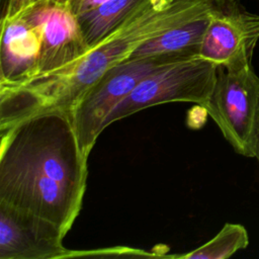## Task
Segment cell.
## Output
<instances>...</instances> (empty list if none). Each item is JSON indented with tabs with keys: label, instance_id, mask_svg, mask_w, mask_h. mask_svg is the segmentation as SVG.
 <instances>
[{
	"label": "cell",
	"instance_id": "obj_12",
	"mask_svg": "<svg viewBox=\"0 0 259 259\" xmlns=\"http://www.w3.org/2000/svg\"><path fill=\"white\" fill-rule=\"evenodd\" d=\"M248 245L249 235L246 228L240 224L227 223L211 240L200 247L188 253L171 255L170 257L185 259H227L236 252L245 249Z\"/></svg>",
	"mask_w": 259,
	"mask_h": 259
},
{
	"label": "cell",
	"instance_id": "obj_3",
	"mask_svg": "<svg viewBox=\"0 0 259 259\" xmlns=\"http://www.w3.org/2000/svg\"><path fill=\"white\" fill-rule=\"evenodd\" d=\"M197 56L193 53L162 54L124 60L109 68L69 110L84 154L89 157L110 111L143 79L165 66Z\"/></svg>",
	"mask_w": 259,
	"mask_h": 259
},
{
	"label": "cell",
	"instance_id": "obj_6",
	"mask_svg": "<svg viewBox=\"0 0 259 259\" xmlns=\"http://www.w3.org/2000/svg\"><path fill=\"white\" fill-rule=\"evenodd\" d=\"M259 40V14L237 0H222L212 10L199 48V57L228 70L252 66Z\"/></svg>",
	"mask_w": 259,
	"mask_h": 259
},
{
	"label": "cell",
	"instance_id": "obj_9",
	"mask_svg": "<svg viewBox=\"0 0 259 259\" xmlns=\"http://www.w3.org/2000/svg\"><path fill=\"white\" fill-rule=\"evenodd\" d=\"M41 54L39 26L24 13L1 19L0 84L19 83L38 74Z\"/></svg>",
	"mask_w": 259,
	"mask_h": 259
},
{
	"label": "cell",
	"instance_id": "obj_14",
	"mask_svg": "<svg viewBox=\"0 0 259 259\" xmlns=\"http://www.w3.org/2000/svg\"><path fill=\"white\" fill-rule=\"evenodd\" d=\"M63 3H66L71 11L76 15H82L88 11L93 10L94 8L100 6L107 0H59Z\"/></svg>",
	"mask_w": 259,
	"mask_h": 259
},
{
	"label": "cell",
	"instance_id": "obj_16",
	"mask_svg": "<svg viewBox=\"0 0 259 259\" xmlns=\"http://www.w3.org/2000/svg\"><path fill=\"white\" fill-rule=\"evenodd\" d=\"M4 1H5V0H1V4H2Z\"/></svg>",
	"mask_w": 259,
	"mask_h": 259
},
{
	"label": "cell",
	"instance_id": "obj_1",
	"mask_svg": "<svg viewBox=\"0 0 259 259\" xmlns=\"http://www.w3.org/2000/svg\"><path fill=\"white\" fill-rule=\"evenodd\" d=\"M0 137V201L53 222L67 235L82 208L88 173L69 111L31 115Z\"/></svg>",
	"mask_w": 259,
	"mask_h": 259
},
{
	"label": "cell",
	"instance_id": "obj_5",
	"mask_svg": "<svg viewBox=\"0 0 259 259\" xmlns=\"http://www.w3.org/2000/svg\"><path fill=\"white\" fill-rule=\"evenodd\" d=\"M203 107L239 155L255 157L259 77L252 66L234 70L219 67L212 92Z\"/></svg>",
	"mask_w": 259,
	"mask_h": 259
},
{
	"label": "cell",
	"instance_id": "obj_2",
	"mask_svg": "<svg viewBox=\"0 0 259 259\" xmlns=\"http://www.w3.org/2000/svg\"><path fill=\"white\" fill-rule=\"evenodd\" d=\"M222 0H152L74 62L31 79L0 84V131L37 113L69 111L109 68L163 31L211 11Z\"/></svg>",
	"mask_w": 259,
	"mask_h": 259
},
{
	"label": "cell",
	"instance_id": "obj_8",
	"mask_svg": "<svg viewBox=\"0 0 259 259\" xmlns=\"http://www.w3.org/2000/svg\"><path fill=\"white\" fill-rule=\"evenodd\" d=\"M22 13L41 31V54L36 76L58 70L87 52L77 16L66 3L39 0Z\"/></svg>",
	"mask_w": 259,
	"mask_h": 259
},
{
	"label": "cell",
	"instance_id": "obj_7",
	"mask_svg": "<svg viewBox=\"0 0 259 259\" xmlns=\"http://www.w3.org/2000/svg\"><path fill=\"white\" fill-rule=\"evenodd\" d=\"M65 236L55 223L0 201V259L75 257L63 245Z\"/></svg>",
	"mask_w": 259,
	"mask_h": 259
},
{
	"label": "cell",
	"instance_id": "obj_10",
	"mask_svg": "<svg viewBox=\"0 0 259 259\" xmlns=\"http://www.w3.org/2000/svg\"><path fill=\"white\" fill-rule=\"evenodd\" d=\"M212 10L151 37L139 46L125 60L175 53H193L198 55Z\"/></svg>",
	"mask_w": 259,
	"mask_h": 259
},
{
	"label": "cell",
	"instance_id": "obj_11",
	"mask_svg": "<svg viewBox=\"0 0 259 259\" xmlns=\"http://www.w3.org/2000/svg\"><path fill=\"white\" fill-rule=\"evenodd\" d=\"M152 0H107L100 6L77 16L88 49L95 46Z\"/></svg>",
	"mask_w": 259,
	"mask_h": 259
},
{
	"label": "cell",
	"instance_id": "obj_15",
	"mask_svg": "<svg viewBox=\"0 0 259 259\" xmlns=\"http://www.w3.org/2000/svg\"><path fill=\"white\" fill-rule=\"evenodd\" d=\"M255 158H257V160H258V162H259V125H258V135H257V144H256Z\"/></svg>",
	"mask_w": 259,
	"mask_h": 259
},
{
	"label": "cell",
	"instance_id": "obj_13",
	"mask_svg": "<svg viewBox=\"0 0 259 259\" xmlns=\"http://www.w3.org/2000/svg\"><path fill=\"white\" fill-rule=\"evenodd\" d=\"M37 1L39 0H5L1 4V19L15 17Z\"/></svg>",
	"mask_w": 259,
	"mask_h": 259
},
{
	"label": "cell",
	"instance_id": "obj_4",
	"mask_svg": "<svg viewBox=\"0 0 259 259\" xmlns=\"http://www.w3.org/2000/svg\"><path fill=\"white\" fill-rule=\"evenodd\" d=\"M218 66L199 56L165 66L143 79L108 114L103 131L114 121L167 102L204 106L212 92Z\"/></svg>",
	"mask_w": 259,
	"mask_h": 259
}]
</instances>
